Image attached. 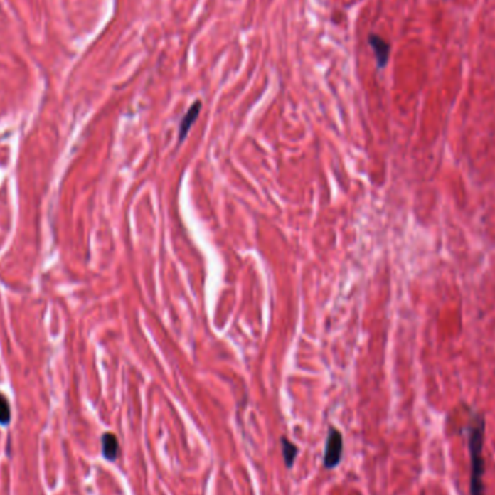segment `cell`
<instances>
[{
	"label": "cell",
	"mask_w": 495,
	"mask_h": 495,
	"mask_svg": "<svg viewBox=\"0 0 495 495\" xmlns=\"http://www.w3.org/2000/svg\"><path fill=\"white\" fill-rule=\"evenodd\" d=\"M368 44L373 48L374 54H376V61H377V67L380 70L385 68L388 61H390V54H391V46L390 43L380 36L378 33H369L368 36Z\"/></svg>",
	"instance_id": "3957f363"
},
{
	"label": "cell",
	"mask_w": 495,
	"mask_h": 495,
	"mask_svg": "<svg viewBox=\"0 0 495 495\" xmlns=\"http://www.w3.org/2000/svg\"><path fill=\"white\" fill-rule=\"evenodd\" d=\"M344 457V436L342 433L334 427H329L327 439H326V446H324V457H323V464L326 469H335Z\"/></svg>",
	"instance_id": "7a4b0ae2"
},
{
	"label": "cell",
	"mask_w": 495,
	"mask_h": 495,
	"mask_svg": "<svg viewBox=\"0 0 495 495\" xmlns=\"http://www.w3.org/2000/svg\"><path fill=\"white\" fill-rule=\"evenodd\" d=\"M102 453L109 462H115L119 458V440L116 435L107 432L102 436Z\"/></svg>",
	"instance_id": "5b68a950"
},
{
	"label": "cell",
	"mask_w": 495,
	"mask_h": 495,
	"mask_svg": "<svg viewBox=\"0 0 495 495\" xmlns=\"http://www.w3.org/2000/svg\"><path fill=\"white\" fill-rule=\"evenodd\" d=\"M11 423V405L8 398L0 393V426H8Z\"/></svg>",
	"instance_id": "52a82bcc"
},
{
	"label": "cell",
	"mask_w": 495,
	"mask_h": 495,
	"mask_svg": "<svg viewBox=\"0 0 495 495\" xmlns=\"http://www.w3.org/2000/svg\"><path fill=\"white\" fill-rule=\"evenodd\" d=\"M485 429L486 420L481 412H474L468 423V449L471 458V478L469 488L471 495H485L484 486V474H485V461H484V442H485Z\"/></svg>",
	"instance_id": "6da1fadb"
},
{
	"label": "cell",
	"mask_w": 495,
	"mask_h": 495,
	"mask_svg": "<svg viewBox=\"0 0 495 495\" xmlns=\"http://www.w3.org/2000/svg\"><path fill=\"white\" fill-rule=\"evenodd\" d=\"M201 110V102L196 100L190 109L186 112V115L183 116L181 122H180V142H183L187 137V134L190 132V128L194 125V122L197 120L198 115Z\"/></svg>",
	"instance_id": "277c9868"
},
{
	"label": "cell",
	"mask_w": 495,
	"mask_h": 495,
	"mask_svg": "<svg viewBox=\"0 0 495 495\" xmlns=\"http://www.w3.org/2000/svg\"><path fill=\"white\" fill-rule=\"evenodd\" d=\"M280 443H281V449H282V458H284V464L288 469H292L294 467V461L299 455V447L297 445H294L290 439L287 436H281L280 437Z\"/></svg>",
	"instance_id": "8992f818"
}]
</instances>
